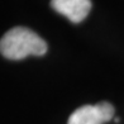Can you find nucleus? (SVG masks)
Returning a JSON list of instances; mask_svg holds the SVG:
<instances>
[{
    "mask_svg": "<svg viewBox=\"0 0 124 124\" xmlns=\"http://www.w3.org/2000/svg\"><path fill=\"white\" fill-rule=\"evenodd\" d=\"M47 43L27 27H14L0 39V53L8 60H23L28 56H43Z\"/></svg>",
    "mask_w": 124,
    "mask_h": 124,
    "instance_id": "nucleus-1",
    "label": "nucleus"
},
{
    "mask_svg": "<svg viewBox=\"0 0 124 124\" xmlns=\"http://www.w3.org/2000/svg\"><path fill=\"white\" fill-rule=\"evenodd\" d=\"M114 113V106L108 101H100L95 105H84L70 115L67 124H104L113 119Z\"/></svg>",
    "mask_w": 124,
    "mask_h": 124,
    "instance_id": "nucleus-2",
    "label": "nucleus"
},
{
    "mask_svg": "<svg viewBox=\"0 0 124 124\" xmlns=\"http://www.w3.org/2000/svg\"><path fill=\"white\" fill-rule=\"evenodd\" d=\"M51 7L72 23H81L93 8L91 0H51Z\"/></svg>",
    "mask_w": 124,
    "mask_h": 124,
    "instance_id": "nucleus-3",
    "label": "nucleus"
}]
</instances>
